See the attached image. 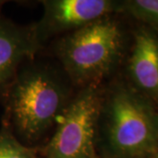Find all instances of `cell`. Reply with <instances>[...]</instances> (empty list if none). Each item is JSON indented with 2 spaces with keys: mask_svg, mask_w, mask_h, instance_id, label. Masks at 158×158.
<instances>
[{
  "mask_svg": "<svg viewBox=\"0 0 158 158\" xmlns=\"http://www.w3.org/2000/svg\"><path fill=\"white\" fill-rule=\"evenodd\" d=\"M6 122L27 141H35L67 106L66 88L56 75L41 68L17 74L4 94Z\"/></svg>",
  "mask_w": 158,
  "mask_h": 158,
  "instance_id": "6da1fadb",
  "label": "cell"
},
{
  "mask_svg": "<svg viewBox=\"0 0 158 158\" xmlns=\"http://www.w3.org/2000/svg\"><path fill=\"white\" fill-rule=\"evenodd\" d=\"M120 48V30L106 17L67 34L58 42L56 53L74 82L93 86L113 68Z\"/></svg>",
  "mask_w": 158,
  "mask_h": 158,
  "instance_id": "7a4b0ae2",
  "label": "cell"
},
{
  "mask_svg": "<svg viewBox=\"0 0 158 158\" xmlns=\"http://www.w3.org/2000/svg\"><path fill=\"white\" fill-rule=\"evenodd\" d=\"M105 139L118 157H136L156 150V114L141 98L127 90L113 93L108 102Z\"/></svg>",
  "mask_w": 158,
  "mask_h": 158,
  "instance_id": "3957f363",
  "label": "cell"
},
{
  "mask_svg": "<svg viewBox=\"0 0 158 158\" xmlns=\"http://www.w3.org/2000/svg\"><path fill=\"white\" fill-rule=\"evenodd\" d=\"M101 99L93 86L82 90L67 105L49 141L47 158H96L94 142Z\"/></svg>",
  "mask_w": 158,
  "mask_h": 158,
  "instance_id": "277c9868",
  "label": "cell"
},
{
  "mask_svg": "<svg viewBox=\"0 0 158 158\" xmlns=\"http://www.w3.org/2000/svg\"><path fill=\"white\" fill-rule=\"evenodd\" d=\"M44 15L35 32L39 40L45 34L77 30L97 21L116 9L109 0H47Z\"/></svg>",
  "mask_w": 158,
  "mask_h": 158,
  "instance_id": "5b68a950",
  "label": "cell"
},
{
  "mask_svg": "<svg viewBox=\"0 0 158 158\" xmlns=\"http://www.w3.org/2000/svg\"><path fill=\"white\" fill-rule=\"evenodd\" d=\"M35 28L18 26L0 16V94L17 75L24 60L34 56L39 47Z\"/></svg>",
  "mask_w": 158,
  "mask_h": 158,
  "instance_id": "8992f818",
  "label": "cell"
},
{
  "mask_svg": "<svg viewBox=\"0 0 158 158\" xmlns=\"http://www.w3.org/2000/svg\"><path fill=\"white\" fill-rule=\"evenodd\" d=\"M129 71L143 92L158 99V38L150 32L141 30L136 34Z\"/></svg>",
  "mask_w": 158,
  "mask_h": 158,
  "instance_id": "52a82bcc",
  "label": "cell"
},
{
  "mask_svg": "<svg viewBox=\"0 0 158 158\" xmlns=\"http://www.w3.org/2000/svg\"><path fill=\"white\" fill-rule=\"evenodd\" d=\"M0 158H36V156L32 149L18 141L11 128L4 123L0 129Z\"/></svg>",
  "mask_w": 158,
  "mask_h": 158,
  "instance_id": "ba28073f",
  "label": "cell"
},
{
  "mask_svg": "<svg viewBox=\"0 0 158 158\" xmlns=\"http://www.w3.org/2000/svg\"><path fill=\"white\" fill-rule=\"evenodd\" d=\"M125 6L136 19L158 28V0H133Z\"/></svg>",
  "mask_w": 158,
  "mask_h": 158,
  "instance_id": "9c48e42d",
  "label": "cell"
},
{
  "mask_svg": "<svg viewBox=\"0 0 158 158\" xmlns=\"http://www.w3.org/2000/svg\"><path fill=\"white\" fill-rule=\"evenodd\" d=\"M156 121H157V127H158V115H156Z\"/></svg>",
  "mask_w": 158,
  "mask_h": 158,
  "instance_id": "30bf717a",
  "label": "cell"
},
{
  "mask_svg": "<svg viewBox=\"0 0 158 158\" xmlns=\"http://www.w3.org/2000/svg\"><path fill=\"white\" fill-rule=\"evenodd\" d=\"M156 158H158V156H157V157H156Z\"/></svg>",
  "mask_w": 158,
  "mask_h": 158,
  "instance_id": "8fae6325",
  "label": "cell"
}]
</instances>
